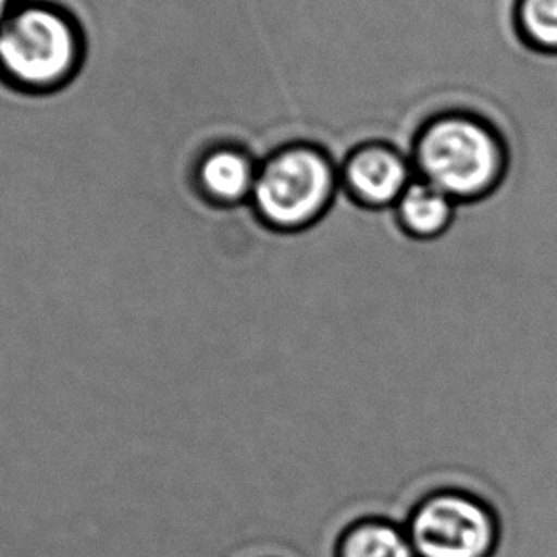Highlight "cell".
Wrapping results in <instances>:
<instances>
[{
    "label": "cell",
    "instance_id": "cell-3",
    "mask_svg": "<svg viewBox=\"0 0 557 557\" xmlns=\"http://www.w3.org/2000/svg\"><path fill=\"white\" fill-rule=\"evenodd\" d=\"M417 557H491L495 511L465 491H440L418 504L405 525Z\"/></svg>",
    "mask_w": 557,
    "mask_h": 557
},
{
    "label": "cell",
    "instance_id": "cell-8",
    "mask_svg": "<svg viewBox=\"0 0 557 557\" xmlns=\"http://www.w3.org/2000/svg\"><path fill=\"white\" fill-rule=\"evenodd\" d=\"M338 557H417L405 527L386 519H364L344 534Z\"/></svg>",
    "mask_w": 557,
    "mask_h": 557
},
{
    "label": "cell",
    "instance_id": "cell-4",
    "mask_svg": "<svg viewBox=\"0 0 557 557\" xmlns=\"http://www.w3.org/2000/svg\"><path fill=\"white\" fill-rule=\"evenodd\" d=\"M77 60V35L47 7L16 10L0 27V67L25 86H52Z\"/></svg>",
    "mask_w": 557,
    "mask_h": 557
},
{
    "label": "cell",
    "instance_id": "cell-1",
    "mask_svg": "<svg viewBox=\"0 0 557 557\" xmlns=\"http://www.w3.org/2000/svg\"><path fill=\"white\" fill-rule=\"evenodd\" d=\"M412 166L417 178L442 189L453 201L470 202L503 182L508 149L487 119L450 111L432 119L418 134Z\"/></svg>",
    "mask_w": 557,
    "mask_h": 557
},
{
    "label": "cell",
    "instance_id": "cell-7",
    "mask_svg": "<svg viewBox=\"0 0 557 557\" xmlns=\"http://www.w3.org/2000/svg\"><path fill=\"white\" fill-rule=\"evenodd\" d=\"M395 212L409 235L418 239H435L453 224L457 202L442 189L414 178L395 205Z\"/></svg>",
    "mask_w": 557,
    "mask_h": 557
},
{
    "label": "cell",
    "instance_id": "cell-10",
    "mask_svg": "<svg viewBox=\"0 0 557 557\" xmlns=\"http://www.w3.org/2000/svg\"><path fill=\"white\" fill-rule=\"evenodd\" d=\"M14 0H0V27L9 22V17L16 12L12 9Z\"/></svg>",
    "mask_w": 557,
    "mask_h": 557
},
{
    "label": "cell",
    "instance_id": "cell-6",
    "mask_svg": "<svg viewBox=\"0 0 557 557\" xmlns=\"http://www.w3.org/2000/svg\"><path fill=\"white\" fill-rule=\"evenodd\" d=\"M258 161L237 144H222L209 151L199 164V184L210 201L222 209L250 202Z\"/></svg>",
    "mask_w": 557,
    "mask_h": 557
},
{
    "label": "cell",
    "instance_id": "cell-2",
    "mask_svg": "<svg viewBox=\"0 0 557 557\" xmlns=\"http://www.w3.org/2000/svg\"><path fill=\"white\" fill-rule=\"evenodd\" d=\"M341 187V169L329 153L298 144L258 166L250 207L273 230L298 232L325 214Z\"/></svg>",
    "mask_w": 557,
    "mask_h": 557
},
{
    "label": "cell",
    "instance_id": "cell-5",
    "mask_svg": "<svg viewBox=\"0 0 557 557\" xmlns=\"http://www.w3.org/2000/svg\"><path fill=\"white\" fill-rule=\"evenodd\" d=\"M414 178L409 157L380 141L356 149L341 171L342 186L369 209H392Z\"/></svg>",
    "mask_w": 557,
    "mask_h": 557
},
{
    "label": "cell",
    "instance_id": "cell-9",
    "mask_svg": "<svg viewBox=\"0 0 557 557\" xmlns=\"http://www.w3.org/2000/svg\"><path fill=\"white\" fill-rule=\"evenodd\" d=\"M516 27L527 47L557 54V0H518Z\"/></svg>",
    "mask_w": 557,
    "mask_h": 557
}]
</instances>
